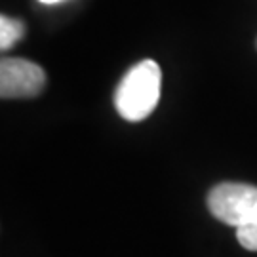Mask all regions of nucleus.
I'll list each match as a JSON object with an SVG mask.
<instances>
[{
	"label": "nucleus",
	"instance_id": "f257e3e1",
	"mask_svg": "<svg viewBox=\"0 0 257 257\" xmlns=\"http://www.w3.org/2000/svg\"><path fill=\"white\" fill-rule=\"evenodd\" d=\"M162 88V71L156 61L145 59L134 65L114 92V107L124 120L139 122L156 109Z\"/></svg>",
	"mask_w": 257,
	"mask_h": 257
},
{
	"label": "nucleus",
	"instance_id": "f03ea898",
	"mask_svg": "<svg viewBox=\"0 0 257 257\" xmlns=\"http://www.w3.org/2000/svg\"><path fill=\"white\" fill-rule=\"evenodd\" d=\"M208 208L215 219L238 229L257 213V187L248 183L215 185L208 194Z\"/></svg>",
	"mask_w": 257,
	"mask_h": 257
},
{
	"label": "nucleus",
	"instance_id": "7ed1b4c3",
	"mask_svg": "<svg viewBox=\"0 0 257 257\" xmlns=\"http://www.w3.org/2000/svg\"><path fill=\"white\" fill-rule=\"evenodd\" d=\"M46 74L42 67L19 57H4L0 63V95L12 97H35L44 90Z\"/></svg>",
	"mask_w": 257,
	"mask_h": 257
},
{
	"label": "nucleus",
	"instance_id": "20e7f679",
	"mask_svg": "<svg viewBox=\"0 0 257 257\" xmlns=\"http://www.w3.org/2000/svg\"><path fill=\"white\" fill-rule=\"evenodd\" d=\"M25 35V25L14 18H0V48L2 50H10L21 37Z\"/></svg>",
	"mask_w": 257,
	"mask_h": 257
},
{
	"label": "nucleus",
	"instance_id": "39448f33",
	"mask_svg": "<svg viewBox=\"0 0 257 257\" xmlns=\"http://www.w3.org/2000/svg\"><path fill=\"white\" fill-rule=\"evenodd\" d=\"M236 236H238V242L249 251H257V213L251 217V219L236 229Z\"/></svg>",
	"mask_w": 257,
	"mask_h": 257
},
{
	"label": "nucleus",
	"instance_id": "423d86ee",
	"mask_svg": "<svg viewBox=\"0 0 257 257\" xmlns=\"http://www.w3.org/2000/svg\"><path fill=\"white\" fill-rule=\"evenodd\" d=\"M42 4H57V2H61V0H40Z\"/></svg>",
	"mask_w": 257,
	"mask_h": 257
}]
</instances>
